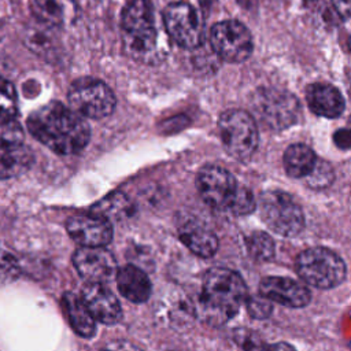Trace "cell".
<instances>
[{"instance_id": "1", "label": "cell", "mask_w": 351, "mask_h": 351, "mask_svg": "<svg viewBox=\"0 0 351 351\" xmlns=\"http://www.w3.org/2000/svg\"><path fill=\"white\" fill-rule=\"evenodd\" d=\"M34 138L60 155L81 152L89 143L90 129L85 119L59 101H51L27 118Z\"/></svg>"}, {"instance_id": "2", "label": "cell", "mask_w": 351, "mask_h": 351, "mask_svg": "<svg viewBox=\"0 0 351 351\" xmlns=\"http://www.w3.org/2000/svg\"><path fill=\"white\" fill-rule=\"evenodd\" d=\"M122 43L126 52L138 62L158 63L169 48L166 30L149 0H130L121 15Z\"/></svg>"}, {"instance_id": "3", "label": "cell", "mask_w": 351, "mask_h": 351, "mask_svg": "<svg viewBox=\"0 0 351 351\" xmlns=\"http://www.w3.org/2000/svg\"><path fill=\"white\" fill-rule=\"evenodd\" d=\"M247 299L243 278L229 269H211L204 274L202 293L193 304L195 315L210 325H222Z\"/></svg>"}, {"instance_id": "4", "label": "cell", "mask_w": 351, "mask_h": 351, "mask_svg": "<svg viewBox=\"0 0 351 351\" xmlns=\"http://www.w3.org/2000/svg\"><path fill=\"white\" fill-rule=\"evenodd\" d=\"M296 271L304 282L328 289L343 282L346 265L333 251L324 247H314L300 252L296 259Z\"/></svg>"}, {"instance_id": "5", "label": "cell", "mask_w": 351, "mask_h": 351, "mask_svg": "<svg viewBox=\"0 0 351 351\" xmlns=\"http://www.w3.org/2000/svg\"><path fill=\"white\" fill-rule=\"evenodd\" d=\"M67 99L73 111L92 119L110 115L117 104L115 95L110 86L93 77L75 80L69 88Z\"/></svg>"}, {"instance_id": "6", "label": "cell", "mask_w": 351, "mask_h": 351, "mask_svg": "<svg viewBox=\"0 0 351 351\" xmlns=\"http://www.w3.org/2000/svg\"><path fill=\"white\" fill-rule=\"evenodd\" d=\"M218 128L226 152L239 159H248L258 147V128L254 118L243 110H228L221 114Z\"/></svg>"}, {"instance_id": "7", "label": "cell", "mask_w": 351, "mask_h": 351, "mask_svg": "<svg viewBox=\"0 0 351 351\" xmlns=\"http://www.w3.org/2000/svg\"><path fill=\"white\" fill-rule=\"evenodd\" d=\"M261 214L265 223L276 233L296 236L304 228L300 206L284 191H267L261 195Z\"/></svg>"}, {"instance_id": "8", "label": "cell", "mask_w": 351, "mask_h": 351, "mask_svg": "<svg viewBox=\"0 0 351 351\" xmlns=\"http://www.w3.org/2000/svg\"><path fill=\"white\" fill-rule=\"evenodd\" d=\"M254 110L269 129L282 130L292 126L300 115L298 99L282 89L261 88L252 99Z\"/></svg>"}, {"instance_id": "9", "label": "cell", "mask_w": 351, "mask_h": 351, "mask_svg": "<svg viewBox=\"0 0 351 351\" xmlns=\"http://www.w3.org/2000/svg\"><path fill=\"white\" fill-rule=\"evenodd\" d=\"M210 44L213 51L229 63L247 60L254 49L250 30L234 19L215 23L210 30Z\"/></svg>"}, {"instance_id": "10", "label": "cell", "mask_w": 351, "mask_h": 351, "mask_svg": "<svg viewBox=\"0 0 351 351\" xmlns=\"http://www.w3.org/2000/svg\"><path fill=\"white\" fill-rule=\"evenodd\" d=\"M162 18L167 36L180 47L195 49L203 44V22L191 4L171 3L163 10Z\"/></svg>"}, {"instance_id": "11", "label": "cell", "mask_w": 351, "mask_h": 351, "mask_svg": "<svg viewBox=\"0 0 351 351\" xmlns=\"http://www.w3.org/2000/svg\"><path fill=\"white\" fill-rule=\"evenodd\" d=\"M196 185L202 199L217 210H228L239 186L226 169L215 165L204 166L199 171Z\"/></svg>"}, {"instance_id": "12", "label": "cell", "mask_w": 351, "mask_h": 351, "mask_svg": "<svg viewBox=\"0 0 351 351\" xmlns=\"http://www.w3.org/2000/svg\"><path fill=\"white\" fill-rule=\"evenodd\" d=\"M73 263L78 274L88 282H106L115 270L114 256L103 247H81L73 255Z\"/></svg>"}, {"instance_id": "13", "label": "cell", "mask_w": 351, "mask_h": 351, "mask_svg": "<svg viewBox=\"0 0 351 351\" xmlns=\"http://www.w3.org/2000/svg\"><path fill=\"white\" fill-rule=\"evenodd\" d=\"M66 229L71 239L82 247H103L112 237L110 221L95 214L71 217L66 223Z\"/></svg>"}, {"instance_id": "14", "label": "cell", "mask_w": 351, "mask_h": 351, "mask_svg": "<svg viewBox=\"0 0 351 351\" xmlns=\"http://www.w3.org/2000/svg\"><path fill=\"white\" fill-rule=\"evenodd\" d=\"M261 295L287 307H303L310 302V291L299 281L287 277H266L259 284Z\"/></svg>"}, {"instance_id": "15", "label": "cell", "mask_w": 351, "mask_h": 351, "mask_svg": "<svg viewBox=\"0 0 351 351\" xmlns=\"http://www.w3.org/2000/svg\"><path fill=\"white\" fill-rule=\"evenodd\" d=\"M81 299L93 318L103 324H115L122 317V308L118 299L101 284L88 282L82 288Z\"/></svg>"}, {"instance_id": "16", "label": "cell", "mask_w": 351, "mask_h": 351, "mask_svg": "<svg viewBox=\"0 0 351 351\" xmlns=\"http://www.w3.org/2000/svg\"><path fill=\"white\" fill-rule=\"evenodd\" d=\"M306 100L310 110L325 118H337L344 110V99L341 93L329 84L315 82L307 86Z\"/></svg>"}, {"instance_id": "17", "label": "cell", "mask_w": 351, "mask_h": 351, "mask_svg": "<svg viewBox=\"0 0 351 351\" xmlns=\"http://www.w3.org/2000/svg\"><path fill=\"white\" fill-rule=\"evenodd\" d=\"M33 15L49 27H64L77 18V5L73 0H33Z\"/></svg>"}, {"instance_id": "18", "label": "cell", "mask_w": 351, "mask_h": 351, "mask_svg": "<svg viewBox=\"0 0 351 351\" xmlns=\"http://www.w3.org/2000/svg\"><path fill=\"white\" fill-rule=\"evenodd\" d=\"M180 240L196 255L202 258L213 256L218 250V239L213 230L203 223L186 219L178 229Z\"/></svg>"}, {"instance_id": "19", "label": "cell", "mask_w": 351, "mask_h": 351, "mask_svg": "<svg viewBox=\"0 0 351 351\" xmlns=\"http://www.w3.org/2000/svg\"><path fill=\"white\" fill-rule=\"evenodd\" d=\"M118 289L123 298L133 303L145 302L151 296V281L148 276L134 265L123 266L117 274Z\"/></svg>"}, {"instance_id": "20", "label": "cell", "mask_w": 351, "mask_h": 351, "mask_svg": "<svg viewBox=\"0 0 351 351\" xmlns=\"http://www.w3.org/2000/svg\"><path fill=\"white\" fill-rule=\"evenodd\" d=\"M33 163V152L23 144L0 147V178L21 176Z\"/></svg>"}, {"instance_id": "21", "label": "cell", "mask_w": 351, "mask_h": 351, "mask_svg": "<svg viewBox=\"0 0 351 351\" xmlns=\"http://www.w3.org/2000/svg\"><path fill=\"white\" fill-rule=\"evenodd\" d=\"M63 307L66 310L69 322L71 328L82 337H92L96 332L95 318L82 302L81 298L77 295L67 292L63 296Z\"/></svg>"}, {"instance_id": "22", "label": "cell", "mask_w": 351, "mask_h": 351, "mask_svg": "<svg viewBox=\"0 0 351 351\" xmlns=\"http://www.w3.org/2000/svg\"><path fill=\"white\" fill-rule=\"evenodd\" d=\"M90 213L107 221H123L133 215L134 207L126 195L121 192H114L97 202L90 208Z\"/></svg>"}, {"instance_id": "23", "label": "cell", "mask_w": 351, "mask_h": 351, "mask_svg": "<svg viewBox=\"0 0 351 351\" xmlns=\"http://www.w3.org/2000/svg\"><path fill=\"white\" fill-rule=\"evenodd\" d=\"M315 154L306 144H292L284 154V167L291 177H306L315 165Z\"/></svg>"}, {"instance_id": "24", "label": "cell", "mask_w": 351, "mask_h": 351, "mask_svg": "<svg viewBox=\"0 0 351 351\" xmlns=\"http://www.w3.org/2000/svg\"><path fill=\"white\" fill-rule=\"evenodd\" d=\"M245 245L248 254L255 261H270L274 256V241L273 239L265 232H252L245 239Z\"/></svg>"}, {"instance_id": "25", "label": "cell", "mask_w": 351, "mask_h": 351, "mask_svg": "<svg viewBox=\"0 0 351 351\" xmlns=\"http://www.w3.org/2000/svg\"><path fill=\"white\" fill-rule=\"evenodd\" d=\"M23 136V129L15 117L0 115V147L22 144Z\"/></svg>"}, {"instance_id": "26", "label": "cell", "mask_w": 351, "mask_h": 351, "mask_svg": "<svg viewBox=\"0 0 351 351\" xmlns=\"http://www.w3.org/2000/svg\"><path fill=\"white\" fill-rule=\"evenodd\" d=\"M307 184L314 189H322L332 184L333 181V169L332 166L321 159L315 160V165L306 176Z\"/></svg>"}, {"instance_id": "27", "label": "cell", "mask_w": 351, "mask_h": 351, "mask_svg": "<svg viewBox=\"0 0 351 351\" xmlns=\"http://www.w3.org/2000/svg\"><path fill=\"white\" fill-rule=\"evenodd\" d=\"M16 112H18L16 90L8 80L0 78V115L15 117Z\"/></svg>"}, {"instance_id": "28", "label": "cell", "mask_w": 351, "mask_h": 351, "mask_svg": "<svg viewBox=\"0 0 351 351\" xmlns=\"http://www.w3.org/2000/svg\"><path fill=\"white\" fill-rule=\"evenodd\" d=\"M255 210V200L250 189L245 186H237V191L228 207L234 215H247Z\"/></svg>"}, {"instance_id": "29", "label": "cell", "mask_w": 351, "mask_h": 351, "mask_svg": "<svg viewBox=\"0 0 351 351\" xmlns=\"http://www.w3.org/2000/svg\"><path fill=\"white\" fill-rule=\"evenodd\" d=\"M21 274V267L14 255L0 248V285H5L16 280Z\"/></svg>"}, {"instance_id": "30", "label": "cell", "mask_w": 351, "mask_h": 351, "mask_svg": "<svg viewBox=\"0 0 351 351\" xmlns=\"http://www.w3.org/2000/svg\"><path fill=\"white\" fill-rule=\"evenodd\" d=\"M233 340L243 351H261L263 347V343L261 337L245 328H239L233 332Z\"/></svg>"}, {"instance_id": "31", "label": "cell", "mask_w": 351, "mask_h": 351, "mask_svg": "<svg viewBox=\"0 0 351 351\" xmlns=\"http://www.w3.org/2000/svg\"><path fill=\"white\" fill-rule=\"evenodd\" d=\"M271 308H273L271 302L262 295L250 296L247 299V311L252 318H256V319L267 318L271 313Z\"/></svg>"}, {"instance_id": "32", "label": "cell", "mask_w": 351, "mask_h": 351, "mask_svg": "<svg viewBox=\"0 0 351 351\" xmlns=\"http://www.w3.org/2000/svg\"><path fill=\"white\" fill-rule=\"evenodd\" d=\"M101 351H143V350L128 340L118 339L107 343Z\"/></svg>"}, {"instance_id": "33", "label": "cell", "mask_w": 351, "mask_h": 351, "mask_svg": "<svg viewBox=\"0 0 351 351\" xmlns=\"http://www.w3.org/2000/svg\"><path fill=\"white\" fill-rule=\"evenodd\" d=\"M332 4L341 19L347 21L350 18V11H351L350 0H332Z\"/></svg>"}, {"instance_id": "34", "label": "cell", "mask_w": 351, "mask_h": 351, "mask_svg": "<svg viewBox=\"0 0 351 351\" xmlns=\"http://www.w3.org/2000/svg\"><path fill=\"white\" fill-rule=\"evenodd\" d=\"M261 351H295V348L288 343H274V344L262 347Z\"/></svg>"}, {"instance_id": "35", "label": "cell", "mask_w": 351, "mask_h": 351, "mask_svg": "<svg viewBox=\"0 0 351 351\" xmlns=\"http://www.w3.org/2000/svg\"><path fill=\"white\" fill-rule=\"evenodd\" d=\"M298 3H308V1H314V0H295Z\"/></svg>"}]
</instances>
